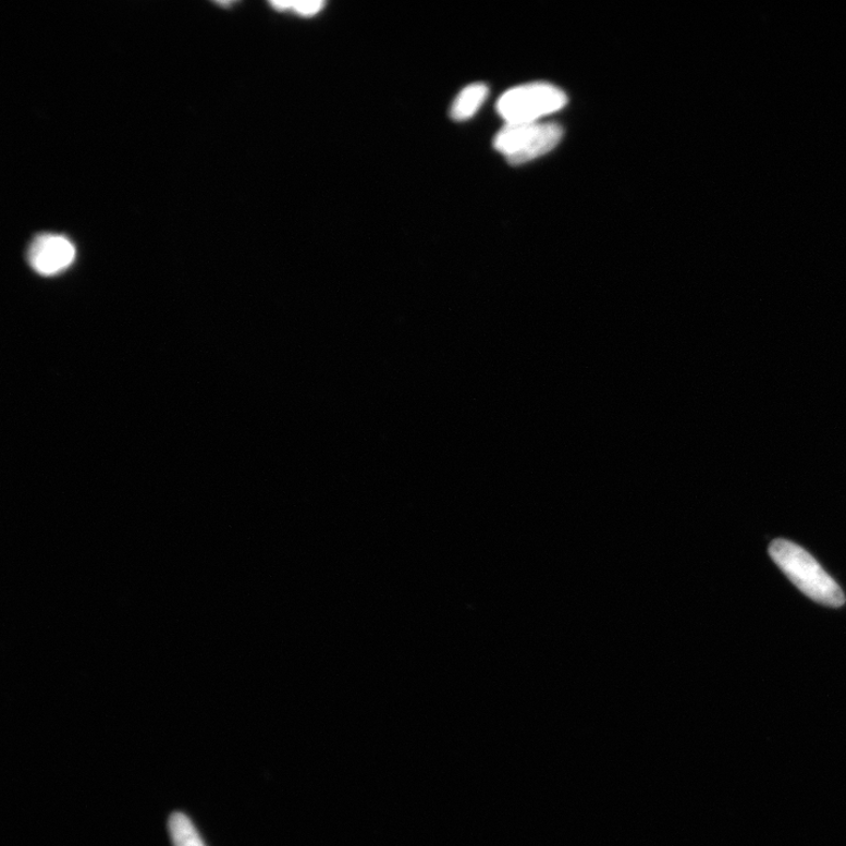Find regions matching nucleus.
I'll use <instances>...</instances> for the list:
<instances>
[{
	"mask_svg": "<svg viewBox=\"0 0 846 846\" xmlns=\"http://www.w3.org/2000/svg\"><path fill=\"white\" fill-rule=\"evenodd\" d=\"M173 846H206L195 824L182 812H174L169 820Z\"/></svg>",
	"mask_w": 846,
	"mask_h": 846,
	"instance_id": "nucleus-6",
	"label": "nucleus"
},
{
	"mask_svg": "<svg viewBox=\"0 0 846 846\" xmlns=\"http://www.w3.org/2000/svg\"><path fill=\"white\" fill-rule=\"evenodd\" d=\"M488 93L489 90L486 84L477 83L466 86L453 102L451 109L453 121L466 122L474 117L483 106Z\"/></svg>",
	"mask_w": 846,
	"mask_h": 846,
	"instance_id": "nucleus-5",
	"label": "nucleus"
},
{
	"mask_svg": "<svg viewBox=\"0 0 846 846\" xmlns=\"http://www.w3.org/2000/svg\"><path fill=\"white\" fill-rule=\"evenodd\" d=\"M563 128L555 123L506 124L494 138V147L513 165L551 152L561 142Z\"/></svg>",
	"mask_w": 846,
	"mask_h": 846,
	"instance_id": "nucleus-2",
	"label": "nucleus"
},
{
	"mask_svg": "<svg viewBox=\"0 0 846 846\" xmlns=\"http://www.w3.org/2000/svg\"><path fill=\"white\" fill-rule=\"evenodd\" d=\"M769 553L786 577L814 602L833 608L845 603L841 587L806 549L777 539L771 543Z\"/></svg>",
	"mask_w": 846,
	"mask_h": 846,
	"instance_id": "nucleus-1",
	"label": "nucleus"
},
{
	"mask_svg": "<svg viewBox=\"0 0 846 846\" xmlns=\"http://www.w3.org/2000/svg\"><path fill=\"white\" fill-rule=\"evenodd\" d=\"M326 3L324 2H293L292 9L294 13L301 17H315L320 13Z\"/></svg>",
	"mask_w": 846,
	"mask_h": 846,
	"instance_id": "nucleus-7",
	"label": "nucleus"
},
{
	"mask_svg": "<svg viewBox=\"0 0 846 846\" xmlns=\"http://www.w3.org/2000/svg\"><path fill=\"white\" fill-rule=\"evenodd\" d=\"M567 96L547 83H532L511 88L498 101V112L507 124L538 123L544 115L566 107Z\"/></svg>",
	"mask_w": 846,
	"mask_h": 846,
	"instance_id": "nucleus-3",
	"label": "nucleus"
},
{
	"mask_svg": "<svg viewBox=\"0 0 846 846\" xmlns=\"http://www.w3.org/2000/svg\"><path fill=\"white\" fill-rule=\"evenodd\" d=\"M76 257V249L68 237L57 234H41L35 237L27 252L33 269L42 275H54L68 269Z\"/></svg>",
	"mask_w": 846,
	"mask_h": 846,
	"instance_id": "nucleus-4",
	"label": "nucleus"
}]
</instances>
